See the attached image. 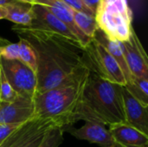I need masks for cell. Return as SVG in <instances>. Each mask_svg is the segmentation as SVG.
<instances>
[{"label":"cell","mask_w":148,"mask_h":147,"mask_svg":"<svg viewBox=\"0 0 148 147\" xmlns=\"http://www.w3.org/2000/svg\"><path fill=\"white\" fill-rule=\"evenodd\" d=\"M0 68L13 90L20 96L31 99L36 94V73L20 60H6L0 57Z\"/></svg>","instance_id":"obj_6"},{"label":"cell","mask_w":148,"mask_h":147,"mask_svg":"<svg viewBox=\"0 0 148 147\" xmlns=\"http://www.w3.org/2000/svg\"><path fill=\"white\" fill-rule=\"evenodd\" d=\"M99 29L112 41H127L132 29L133 12L127 0H99L95 15Z\"/></svg>","instance_id":"obj_4"},{"label":"cell","mask_w":148,"mask_h":147,"mask_svg":"<svg viewBox=\"0 0 148 147\" xmlns=\"http://www.w3.org/2000/svg\"><path fill=\"white\" fill-rule=\"evenodd\" d=\"M84 50L90 70L106 81L126 86L127 81L119 64L102 45L92 39Z\"/></svg>","instance_id":"obj_5"},{"label":"cell","mask_w":148,"mask_h":147,"mask_svg":"<svg viewBox=\"0 0 148 147\" xmlns=\"http://www.w3.org/2000/svg\"><path fill=\"white\" fill-rule=\"evenodd\" d=\"M61 1L63 2L66 5H68L74 10L82 12V13L91 16H95V13L94 11H92L90 9H88L82 2V0H61Z\"/></svg>","instance_id":"obj_23"},{"label":"cell","mask_w":148,"mask_h":147,"mask_svg":"<svg viewBox=\"0 0 148 147\" xmlns=\"http://www.w3.org/2000/svg\"><path fill=\"white\" fill-rule=\"evenodd\" d=\"M20 125H0V145Z\"/></svg>","instance_id":"obj_24"},{"label":"cell","mask_w":148,"mask_h":147,"mask_svg":"<svg viewBox=\"0 0 148 147\" xmlns=\"http://www.w3.org/2000/svg\"><path fill=\"white\" fill-rule=\"evenodd\" d=\"M92 39H94L98 43L102 45L106 49V50L111 55V56L117 62L121 71L124 74V76L127 81V84L129 83L132 80V75L129 72L127 64L126 62V60H125V57L123 55V51H122V49L121 46V42L109 40L106 36V35L99 29L96 30V32L95 33Z\"/></svg>","instance_id":"obj_15"},{"label":"cell","mask_w":148,"mask_h":147,"mask_svg":"<svg viewBox=\"0 0 148 147\" xmlns=\"http://www.w3.org/2000/svg\"><path fill=\"white\" fill-rule=\"evenodd\" d=\"M5 8L7 10L5 19L20 26L28 27L31 24L34 17L32 4L20 2L16 4L5 6Z\"/></svg>","instance_id":"obj_16"},{"label":"cell","mask_w":148,"mask_h":147,"mask_svg":"<svg viewBox=\"0 0 148 147\" xmlns=\"http://www.w3.org/2000/svg\"><path fill=\"white\" fill-rule=\"evenodd\" d=\"M19 56V45L0 38V57L6 60H16Z\"/></svg>","instance_id":"obj_21"},{"label":"cell","mask_w":148,"mask_h":147,"mask_svg":"<svg viewBox=\"0 0 148 147\" xmlns=\"http://www.w3.org/2000/svg\"><path fill=\"white\" fill-rule=\"evenodd\" d=\"M36 3L42 5L45 7L51 14H53L56 17L63 22L68 27L72 30L74 35L76 36L78 41L83 49L90 42L92 39L86 36L75 25L73 15L72 9L66 5L61 0H35Z\"/></svg>","instance_id":"obj_13"},{"label":"cell","mask_w":148,"mask_h":147,"mask_svg":"<svg viewBox=\"0 0 148 147\" xmlns=\"http://www.w3.org/2000/svg\"><path fill=\"white\" fill-rule=\"evenodd\" d=\"M124 87L134 98L148 106V78L133 76L131 81Z\"/></svg>","instance_id":"obj_17"},{"label":"cell","mask_w":148,"mask_h":147,"mask_svg":"<svg viewBox=\"0 0 148 147\" xmlns=\"http://www.w3.org/2000/svg\"><path fill=\"white\" fill-rule=\"evenodd\" d=\"M121 46L132 77L148 78L147 55L134 28L129 38L121 42Z\"/></svg>","instance_id":"obj_8"},{"label":"cell","mask_w":148,"mask_h":147,"mask_svg":"<svg viewBox=\"0 0 148 147\" xmlns=\"http://www.w3.org/2000/svg\"><path fill=\"white\" fill-rule=\"evenodd\" d=\"M7 15V10L4 6H0V20L1 19H5Z\"/></svg>","instance_id":"obj_27"},{"label":"cell","mask_w":148,"mask_h":147,"mask_svg":"<svg viewBox=\"0 0 148 147\" xmlns=\"http://www.w3.org/2000/svg\"><path fill=\"white\" fill-rule=\"evenodd\" d=\"M69 132L80 140L97 144L101 147H112L114 145V141L108 129L104 125L97 122L86 121L82 127L69 129Z\"/></svg>","instance_id":"obj_12"},{"label":"cell","mask_w":148,"mask_h":147,"mask_svg":"<svg viewBox=\"0 0 148 147\" xmlns=\"http://www.w3.org/2000/svg\"><path fill=\"white\" fill-rule=\"evenodd\" d=\"M112 147H127V146H121V145H118V144H115V143H114V145Z\"/></svg>","instance_id":"obj_29"},{"label":"cell","mask_w":148,"mask_h":147,"mask_svg":"<svg viewBox=\"0 0 148 147\" xmlns=\"http://www.w3.org/2000/svg\"><path fill=\"white\" fill-rule=\"evenodd\" d=\"M19 2H22V3H29V4H36V1L35 0H17Z\"/></svg>","instance_id":"obj_28"},{"label":"cell","mask_w":148,"mask_h":147,"mask_svg":"<svg viewBox=\"0 0 148 147\" xmlns=\"http://www.w3.org/2000/svg\"><path fill=\"white\" fill-rule=\"evenodd\" d=\"M17 95L18 94L13 90L0 68V101H12Z\"/></svg>","instance_id":"obj_22"},{"label":"cell","mask_w":148,"mask_h":147,"mask_svg":"<svg viewBox=\"0 0 148 147\" xmlns=\"http://www.w3.org/2000/svg\"><path fill=\"white\" fill-rule=\"evenodd\" d=\"M54 126L51 120L34 117L18 126L0 147H38L47 132Z\"/></svg>","instance_id":"obj_7"},{"label":"cell","mask_w":148,"mask_h":147,"mask_svg":"<svg viewBox=\"0 0 148 147\" xmlns=\"http://www.w3.org/2000/svg\"><path fill=\"white\" fill-rule=\"evenodd\" d=\"M88 72L75 81L36 94L33 98L35 116L63 128L76 122L79 101Z\"/></svg>","instance_id":"obj_3"},{"label":"cell","mask_w":148,"mask_h":147,"mask_svg":"<svg viewBox=\"0 0 148 147\" xmlns=\"http://www.w3.org/2000/svg\"><path fill=\"white\" fill-rule=\"evenodd\" d=\"M11 29L36 53V94L75 81L89 71L85 50L79 42L24 26L15 25Z\"/></svg>","instance_id":"obj_1"},{"label":"cell","mask_w":148,"mask_h":147,"mask_svg":"<svg viewBox=\"0 0 148 147\" xmlns=\"http://www.w3.org/2000/svg\"><path fill=\"white\" fill-rule=\"evenodd\" d=\"M72 15L77 28L88 38L92 39L96 30L99 29L95 16L86 15L82 12L72 10Z\"/></svg>","instance_id":"obj_18"},{"label":"cell","mask_w":148,"mask_h":147,"mask_svg":"<svg viewBox=\"0 0 148 147\" xmlns=\"http://www.w3.org/2000/svg\"><path fill=\"white\" fill-rule=\"evenodd\" d=\"M19 56L18 60L29 67L35 73L36 71V56L33 48L25 40L19 38Z\"/></svg>","instance_id":"obj_19"},{"label":"cell","mask_w":148,"mask_h":147,"mask_svg":"<svg viewBox=\"0 0 148 147\" xmlns=\"http://www.w3.org/2000/svg\"><path fill=\"white\" fill-rule=\"evenodd\" d=\"M121 87L89 70L82 90L76 121H93L108 126L126 123Z\"/></svg>","instance_id":"obj_2"},{"label":"cell","mask_w":148,"mask_h":147,"mask_svg":"<svg viewBox=\"0 0 148 147\" xmlns=\"http://www.w3.org/2000/svg\"><path fill=\"white\" fill-rule=\"evenodd\" d=\"M32 11L34 17L31 24L28 26V28L58 34L63 37L69 38L80 43L68 25H66L63 22L51 14L45 7L38 3L32 4Z\"/></svg>","instance_id":"obj_10"},{"label":"cell","mask_w":148,"mask_h":147,"mask_svg":"<svg viewBox=\"0 0 148 147\" xmlns=\"http://www.w3.org/2000/svg\"><path fill=\"white\" fill-rule=\"evenodd\" d=\"M63 127L54 126L47 132L38 147H58L63 141Z\"/></svg>","instance_id":"obj_20"},{"label":"cell","mask_w":148,"mask_h":147,"mask_svg":"<svg viewBox=\"0 0 148 147\" xmlns=\"http://www.w3.org/2000/svg\"><path fill=\"white\" fill-rule=\"evenodd\" d=\"M36 117L33 100L17 95L10 102L0 101V125H19Z\"/></svg>","instance_id":"obj_9"},{"label":"cell","mask_w":148,"mask_h":147,"mask_svg":"<svg viewBox=\"0 0 148 147\" xmlns=\"http://www.w3.org/2000/svg\"><path fill=\"white\" fill-rule=\"evenodd\" d=\"M20 3L17 0H0V6H8V5H11V4H16Z\"/></svg>","instance_id":"obj_26"},{"label":"cell","mask_w":148,"mask_h":147,"mask_svg":"<svg viewBox=\"0 0 148 147\" xmlns=\"http://www.w3.org/2000/svg\"><path fill=\"white\" fill-rule=\"evenodd\" d=\"M82 2L88 8L90 9L92 11H94L95 13L97 5L99 3V0H82Z\"/></svg>","instance_id":"obj_25"},{"label":"cell","mask_w":148,"mask_h":147,"mask_svg":"<svg viewBox=\"0 0 148 147\" xmlns=\"http://www.w3.org/2000/svg\"><path fill=\"white\" fill-rule=\"evenodd\" d=\"M121 91L126 123L148 135V106L134 98L124 86Z\"/></svg>","instance_id":"obj_11"},{"label":"cell","mask_w":148,"mask_h":147,"mask_svg":"<svg viewBox=\"0 0 148 147\" xmlns=\"http://www.w3.org/2000/svg\"><path fill=\"white\" fill-rule=\"evenodd\" d=\"M108 131L115 144L127 147H148V135L127 123L109 126Z\"/></svg>","instance_id":"obj_14"}]
</instances>
